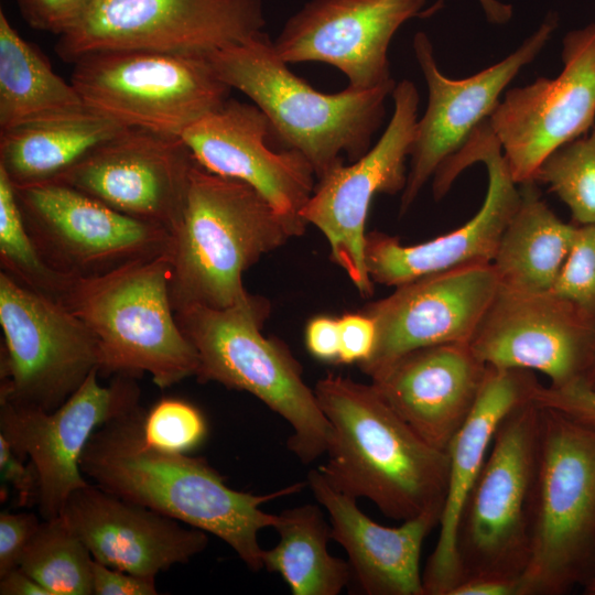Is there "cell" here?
I'll use <instances>...</instances> for the list:
<instances>
[{
    "label": "cell",
    "mask_w": 595,
    "mask_h": 595,
    "mask_svg": "<svg viewBox=\"0 0 595 595\" xmlns=\"http://www.w3.org/2000/svg\"><path fill=\"white\" fill-rule=\"evenodd\" d=\"M540 408L530 558L519 595H564L595 573V426Z\"/></svg>",
    "instance_id": "7"
},
{
    "label": "cell",
    "mask_w": 595,
    "mask_h": 595,
    "mask_svg": "<svg viewBox=\"0 0 595 595\" xmlns=\"http://www.w3.org/2000/svg\"><path fill=\"white\" fill-rule=\"evenodd\" d=\"M303 219L278 213L250 185L195 164L170 252L174 312L192 305L227 309L251 294L244 273L304 234Z\"/></svg>",
    "instance_id": "3"
},
{
    "label": "cell",
    "mask_w": 595,
    "mask_h": 595,
    "mask_svg": "<svg viewBox=\"0 0 595 595\" xmlns=\"http://www.w3.org/2000/svg\"><path fill=\"white\" fill-rule=\"evenodd\" d=\"M540 428L541 408L533 401L513 409L498 426L457 521L459 582L476 576L519 581L523 574L530 558Z\"/></svg>",
    "instance_id": "8"
},
{
    "label": "cell",
    "mask_w": 595,
    "mask_h": 595,
    "mask_svg": "<svg viewBox=\"0 0 595 595\" xmlns=\"http://www.w3.org/2000/svg\"><path fill=\"white\" fill-rule=\"evenodd\" d=\"M1 271L21 285L61 302L75 279L47 266L37 252L23 221L14 186L0 169Z\"/></svg>",
    "instance_id": "32"
},
{
    "label": "cell",
    "mask_w": 595,
    "mask_h": 595,
    "mask_svg": "<svg viewBox=\"0 0 595 595\" xmlns=\"http://www.w3.org/2000/svg\"><path fill=\"white\" fill-rule=\"evenodd\" d=\"M61 516L95 561L145 577L187 563L208 544L207 532L91 484L71 494Z\"/></svg>",
    "instance_id": "23"
},
{
    "label": "cell",
    "mask_w": 595,
    "mask_h": 595,
    "mask_svg": "<svg viewBox=\"0 0 595 595\" xmlns=\"http://www.w3.org/2000/svg\"><path fill=\"white\" fill-rule=\"evenodd\" d=\"M143 415L140 407L98 428L82 454L83 474L111 495L219 538L251 571L261 570L258 534L278 520L261 506L306 483L262 495L232 489L205 459L150 445Z\"/></svg>",
    "instance_id": "1"
},
{
    "label": "cell",
    "mask_w": 595,
    "mask_h": 595,
    "mask_svg": "<svg viewBox=\"0 0 595 595\" xmlns=\"http://www.w3.org/2000/svg\"><path fill=\"white\" fill-rule=\"evenodd\" d=\"M499 283L491 263L429 274L367 304L375 322L371 356L359 364L370 379L404 354L450 343H469Z\"/></svg>",
    "instance_id": "20"
},
{
    "label": "cell",
    "mask_w": 595,
    "mask_h": 595,
    "mask_svg": "<svg viewBox=\"0 0 595 595\" xmlns=\"http://www.w3.org/2000/svg\"><path fill=\"white\" fill-rule=\"evenodd\" d=\"M520 186L519 207L504 230L491 266L501 288L548 292L571 250L577 225L563 221L550 208L536 182Z\"/></svg>",
    "instance_id": "27"
},
{
    "label": "cell",
    "mask_w": 595,
    "mask_h": 595,
    "mask_svg": "<svg viewBox=\"0 0 595 595\" xmlns=\"http://www.w3.org/2000/svg\"><path fill=\"white\" fill-rule=\"evenodd\" d=\"M477 162L486 166L487 192L478 212L464 225L415 245H404L398 237L378 230L367 232L365 262L374 284L396 288L450 269L491 263L504 230L519 207L521 193L489 118L437 169L432 191L444 196L457 176Z\"/></svg>",
    "instance_id": "11"
},
{
    "label": "cell",
    "mask_w": 595,
    "mask_h": 595,
    "mask_svg": "<svg viewBox=\"0 0 595 595\" xmlns=\"http://www.w3.org/2000/svg\"><path fill=\"white\" fill-rule=\"evenodd\" d=\"M0 401L53 411L98 369V342L61 302L0 272Z\"/></svg>",
    "instance_id": "12"
},
{
    "label": "cell",
    "mask_w": 595,
    "mask_h": 595,
    "mask_svg": "<svg viewBox=\"0 0 595 595\" xmlns=\"http://www.w3.org/2000/svg\"><path fill=\"white\" fill-rule=\"evenodd\" d=\"M98 376L94 369L53 411L0 401V435L36 470L41 519L61 516L71 494L89 484L80 469V457L94 432L140 408L137 377L118 374L108 386H100Z\"/></svg>",
    "instance_id": "15"
},
{
    "label": "cell",
    "mask_w": 595,
    "mask_h": 595,
    "mask_svg": "<svg viewBox=\"0 0 595 595\" xmlns=\"http://www.w3.org/2000/svg\"><path fill=\"white\" fill-rule=\"evenodd\" d=\"M195 164L181 138L122 128L53 182L173 235Z\"/></svg>",
    "instance_id": "19"
},
{
    "label": "cell",
    "mask_w": 595,
    "mask_h": 595,
    "mask_svg": "<svg viewBox=\"0 0 595 595\" xmlns=\"http://www.w3.org/2000/svg\"><path fill=\"white\" fill-rule=\"evenodd\" d=\"M26 230L44 262L72 279L170 255L166 229L119 213L66 184L15 188Z\"/></svg>",
    "instance_id": "13"
},
{
    "label": "cell",
    "mask_w": 595,
    "mask_h": 595,
    "mask_svg": "<svg viewBox=\"0 0 595 595\" xmlns=\"http://www.w3.org/2000/svg\"><path fill=\"white\" fill-rule=\"evenodd\" d=\"M556 26V14H548L511 54L463 79L446 77L437 67L429 36L424 32L414 35L413 52L428 86V105L415 127L401 214L413 204L437 169L490 117L506 87L539 55Z\"/></svg>",
    "instance_id": "17"
},
{
    "label": "cell",
    "mask_w": 595,
    "mask_h": 595,
    "mask_svg": "<svg viewBox=\"0 0 595 595\" xmlns=\"http://www.w3.org/2000/svg\"><path fill=\"white\" fill-rule=\"evenodd\" d=\"M531 181L549 186L569 208L572 223L595 224V123L550 152Z\"/></svg>",
    "instance_id": "33"
},
{
    "label": "cell",
    "mask_w": 595,
    "mask_h": 595,
    "mask_svg": "<svg viewBox=\"0 0 595 595\" xmlns=\"http://www.w3.org/2000/svg\"><path fill=\"white\" fill-rule=\"evenodd\" d=\"M532 401L539 407L555 410L577 422L595 426V390L582 381L561 388L540 383Z\"/></svg>",
    "instance_id": "37"
},
{
    "label": "cell",
    "mask_w": 595,
    "mask_h": 595,
    "mask_svg": "<svg viewBox=\"0 0 595 595\" xmlns=\"http://www.w3.org/2000/svg\"><path fill=\"white\" fill-rule=\"evenodd\" d=\"M267 116L253 104L228 98L223 106L190 126L181 139L198 165L214 174L253 187L280 214L303 219L315 172L299 151H273ZM304 220V219H303Z\"/></svg>",
    "instance_id": "22"
},
{
    "label": "cell",
    "mask_w": 595,
    "mask_h": 595,
    "mask_svg": "<svg viewBox=\"0 0 595 595\" xmlns=\"http://www.w3.org/2000/svg\"><path fill=\"white\" fill-rule=\"evenodd\" d=\"M307 350L317 359L338 361L340 351V331L338 318L331 316L313 317L305 328Z\"/></svg>",
    "instance_id": "42"
},
{
    "label": "cell",
    "mask_w": 595,
    "mask_h": 595,
    "mask_svg": "<svg viewBox=\"0 0 595 595\" xmlns=\"http://www.w3.org/2000/svg\"><path fill=\"white\" fill-rule=\"evenodd\" d=\"M84 109L73 84L53 71L0 10V131Z\"/></svg>",
    "instance_id": "29"
},
{
    "label": "cell",
    "mask_w": 595,
    "mask_h": 595,
    "mask_svg": "<svg viewBox=\"0 0 595 595\" xmlns=\"http://www.w3.org/2000/svg\"><path fill=\"white\" fill-rule=\"evenodd\" d=\"M540 383L530 370L488 367L472 412L446 450L447 493L439 538L422 571L425 595H448L459 583L455 533L463 504L486 461L501 421L517 407L532 401Z\"/></svg>",
    "instance_id": "25"
},
{
    "label": "cell",
    "mask_w": 595,
    "mask_h": 595,
    "mask_svg": "<svg viewBox=\"0 0 595 595\" xmlns=\"http://www.w3.org/2000/svg\"><path fill=\"white\" fill-rule=\"evenodd\" d=\"M307 486L328 513L332 539L347 553L351 576L367 595H425L420 558L428 534L441 513L425 512L386 527L366 516L357 499L335 489L312 469Z\"/></svg>",
    "instance_id": "26"
},
{
    "label": "cell",
    "mask_w": 595,
    "mask_h": 595,
    "mask_svg": "<svg viewBox=\"0 0 595 595\" xmlns=\"http://www.w3.org/2000/svg\"><path fill=\"white\" fill-rule=\"evenodd\" d=\"M583 593L585 595H595V573L591 578L583 585Z\"/></svg>",
    "instance_id": "47"
},
{
    "label": "cell",
    "mask_w": 595,
    "mask_h": 595,
    "mask_svg": "<svg viewBox=\"0 0 595 595\" xmlns=\"http://www.w3.org/2000/svg\"><path fill=\"white\" fill-rule=\"evenodd\" d=\"M448 595H519V581L476 576L459 582Z\"/></svg>",
    "instance_id": "43"
},
{
    "label": "cell",
    "mask_w": 595,
    "mask_h": 595,
    "mask_svg": "<svg viewBox=\"0 0 595 595\" xmlns=\"http://www.w3.org/2000/svg\"><path fill=\"white\" fill-rule=\"evenodd\" d=\"M264 24L262 0H94L55 51L68 63L117 50L208 57Z\"/></svg>",
    "instance_id": "10"
},
{
    "label": "cell",
    "mask_w": 595,
    "mask_h": 595,
    "mask_svg": "<svg viewBox=\"0 0 595 595\" xmlns=\"http://www.w3.org/2000/svg\"><path fill=\"white\" fill-rule=\"evenodd\" d=\"M329 428L320 473L337 490L369 499L382 515L407 521L442 516L448 457L423 440L375 386L328 372L313 388Z\"/></svg>",
    "instance_id": "2"
},
{
    "label": "cell",
    "mask_w": 595,
    "mask_h": 595,
    "mask_svg": "<svg viewBox=\"0 0 595 595\" xmlns=\"http://www.w3.org/2000/svg\"><path fill=\"white\" fill-rule=\"evenodd\" d=\"M121 129L88 108L20 125L0 131V169L15 188L51 183Z\"/></svg>",
    "instance_id": "28"
},
{
    "label": "cell",
    "mask_w": 595,
    "mask_h": 595,
    "mask_svg": "<svg viewBox=\"0 0 595 595\" xmlns=\"http://www.w3.org/2000/svg\"><path fill=\"white\" fill-rule=\"evenodd\" d=\"M1 595H50V593L20 566L0 577Z\"/></svg>",
    "instance_id": "44"
},
{
    "label": "cell",
    "mask_w": 595,
    "mask_h": 595,
    "mask_svg": "<svg viewBox=\"0 0 595 595\" xmlns=\"http://www.w3.org/2000/svg\"><path fill=\"white\" fill-rule=\"evenodd\" d=\"M488 367L524 369L550 387L583 381L595 349V324L552 291L498 286L468 343Z\"/></svg>",
    "instance_id": "18"
},
{
    "label": "cell",
    "mask_w": 595,
    "mask_h": 595,
    "mask_svg": "<svg viewBox=\"0 0 595 595\" xmlns=\"http://www.w3.org/2000/svg\"><path fill=\"white\" fill-rule=\"evenodd\" d=\"M390 121L363 156L348 165L339 163L318 180L301 212L326 238L331 259L342 268L364 298L374 293L365 262L366 221L372 198L403 192L407 159L418 122L419 94L408 80L396 84Z\"/></svg>",
    "instance_id": "14"
},
{
    "label": "cell",
    "mask_w": 595,
    "mask_h": 595,
    "mask_svg": "<svg viewBox=\"0 0 595 595\" xmlns=\"http://www.w3.org/2000/svg\"><path fill=\"white\" fill-rule=\"evenodd\" d=\"M425 1L311 0L288 19L273 46L288 64L326 63L347 77L349 87L376 88L393 80L389 44Z\"/></svg>",
    "instance_id": "21"
},
{
    "label": "cell",
    "mask_w": 595,
    "mask_h": 595,
    "mask_svg": "<svg viewBox=\"0 0 595 595\" xmlns=\"http://www.w3.org/2000/svg\"><path fill=\"white\" fill-rule=\"evenodd\" d=\"M582 382L585 383L587 387L595 390V349H594L591 366H589V368H588V370L586 372V376H585V378H584V380Z\"/></svg>",
    "instance_id": "46"
},
{
    "label": "cell",
    "mask_w": 595,
    "mask_h": 595,
    "mask_svg": "<svg viewBox=\"0 0 595 595\" xmlns=\"http://www.w3.org/2000/svg\"><path fill=\"white\" fill-rule=\"evenodd\" d=\"M93 556L66 520H44L26 545L19 566L50 595H91Z\"/></svg>",
    "instance_id": "31"
},
{
    "label": "cell",
    "mask_w": 595,
    "mask_h": 595,
    "mask_svg": "<svg viewBox=\"0 0 595 595\" xmlns=\"http://www.w3.org/2000/svg\"><path fill=\"white\" fill-rule=\"evenodd\" d=\"M142 430L150 445L172 453L187 454L207 436L203 413L192 403L176 398H163L144 411Z\"/></svg>",
    "instance_id": "34"
},
{
    "label": "cell",
    "mask_w": 595,
    "mask_h": 595,
    "mask_svg": "<svg viewBox=\"0 0 595 595\" xmlns=\"http://www.w3.org/2000/svg\"><path fill=\"white\" fill-rule=\"evenodd\" d=\"M25 458L19 456L0 435V474L1 500L7 498L8 486L18 495L20 506L36 505L39 494V479L34 466L24 463Z\"/></svg>",
    "instance_id": "39"
},
{
    "label": "cell",
    "mask_w": 595,
    "mask_h": 595,
    "mask_svg": "<svg viewBox=\"0 0 595 595\" xmlns=\"http://www.w3.org/2000/svg\"><path fill=\"white\" fill-rule=\"evenodd\" d=\"M94 0H17L25 22L40 31L57 34L69 31Z\"/></svg>",
    "instance_id": "36"
},
{
    "label": "cell",
    "mask_w": 595,
    "mask_h": 595,
    "mask_svg": "<svg viewBox=\"0 0 595 595\" xmlns=\"http://www.w3.org/2000/svg\"><path fill=\"white\" fill-rule=\"evenodd\" d=\"M280 540L263 550L262 563L293 595H338L351 578L349 563L327 550L331 536L321 508L306 504L283 510L274 526Z\"/></svg>",
    "instance_id": "30"
},
{
    "label": "cell",
    "mask_w": 595,
    "mask_h": 595,
    "mask_svg": "<svg viewBox=\"0 0 595 595\" xmlns=\"http://www.w3.org/2000/svg\"><path fill=\"white\" fill-rule=\"evenodd\" d=\"M42 520L33 512L0 513V577L18 567Z\"/></svg>",
    "instance_id": "38"
},
{
    "label": "cell",
    "mask_w": 595,
    "mask_h": 595,
    "mask_svg": "<svg viewBox=\"0 0 595 595\" xmlns=\"http://www.w3.org/2000/svg\"><path fill=\"white\" fill-rule=\"evenodd\" d=\"M551 291L595 324V224L577 225L571 250Z\"/></svg>",
    "instance_id": "35"
},
{
    "label": "cell",
    "mask_w": 595,
    "mask_h": 595,
    "mask_svg": "<svg viewBox=\"0 0 595 595\" xmlns=\"http://www.w3.org/2000/svg\"><path fill=\"white\" fill-rule=\"evenodd\" d=\"M170 255L75 279L61 303L98 342L105 377L148 372L160 389L195 376L196 349L182 332L170 299Z\"/></svg>",
    "instance_id": "6"
},
{
    "label": "cell",
    "mask_w": 595,
    "mask_h": 595,
    "mask_svg": "<svg viewBox=\"0 0 595 595\" xmlns=\"http://www.w3.org/2000/svg\"><path fill=\"white\" fill-rule=\"evenodd\" d=\"M489 22L502 24L512 17V7L497 0H478Z\"/></svg>",
    "instance_id": "45"
},
{
    "label": "cell",
    "mask_w": 595,
    "mask_h": 595,
    "mask_svg": "<svg viewBox=\"0 0 595 595\" xmlns=\"http://www.w3.org/2000/svg\"><path fill=\"white\" fill-rule=\"evenodd\" d=\"M71 83L91 111L122 128L181 138L229 98L208 57L101 51L74 63Z\"/></svg>",
    "instance_id": "9"
},
{
    "label": "cell",
    "mask_w": 595,
    "mask_h": 595,
    "mask_svg": "<svg viewBox=\"0 0 595 595\" xmlns=\"http://www.w3.org/2000/svg\"><path fill=\"white\" fill-rule=\"evenodd\" d=\"M340 351L338 363L357 365L367 360L375 348L377 328L366 313H346L338 318Z\"/></svg>",
    "instance_id": "40"
},
{
    "label": "cell",
    "mask_w": 595,
    "mask_h": 595,
    "mask_svg": "<svg viewBox=\"0 0 595 595\" xmlns=\"http://www.w3.org/2000/svg\"><path fill=\"white\" fill-rule=\"evenodd\" d=\"M208 60L225 84L267 116L286 149L309 160L317 180L343 163V154L354 162L371 148L386 115V99L396 87L392 80L371 89L318 91L290 71L262 31L215 51Z\"/></svg>",
    "instance_id": "4"
},
{
    "label": "cell",
    "mask_w": 595,
    "mask_h": 595,
    "mask_svg": "<svg viewBox=\"0 0 595 595\" xmlns=\"http://www.w3.org/2000/svg\"><path fill=\"white\" fill-rule=\"evenodd\" d=\"M269 314V301L251 294L227 309L187 306L175 317L197 351V380L247 391L262 401L291 425L288 448L309 464L326 453L329 423L314 389L303 380L300 363L283 343L262 334Z\"/></svg>",
    "instance_id": "5"
},
{
    "label": "cell",
    "mask_w": 595,
    "mask_h": 595,
    "mask_svg": "<svg viewBox=\"0 0 595 595\" xmlns=\"http://www.w3.org/2000/svg\"><path fill=\"white\" fill-rule=\"evenodd\" d=\"M487 370L468 343H450L409 351L370 382L423 440L446 452L472 412Z\"/></svg>",
    "instance_id": "24"
},
{
    "label": "cell",
    "mask_w": 595,
    "mask_h": 595,
    "mask_svg": "<svg viewBox=\"0 0 595 595\" xmlns=\"http://www.w3.org/2000/svg\"><path fill=\"white\" fill-rule=\"evenodd\" d=\"M94 595H155V578L131 574L93 561Z\"/></svg>",
    "instance_id": "41"
},
{
    "label": "cell",
    "mask_w": 595,
    "mask_h": 595,
    "mask_svg": "<svg viewBox=\"0 0 595 595\" xmlns=\"http://www.w3.org/2000/svg\"><path fill=\"white\" fill-rule=\"evenodd\" d=\"M554 78L507 90L489 117L513 181H531L543 159L595 123V22L562 40Z\"/></svg>",
    "instance_id": "16"
}]
</instances>
